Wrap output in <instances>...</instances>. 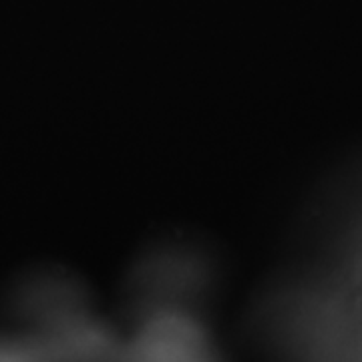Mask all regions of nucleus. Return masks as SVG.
I'll return each instance as SVG.
<instances>
[{"label": "nucleus", "mask_w": 362, "mask_h": 362, "mask_svg": "<svg viewBox=\"0 0 362 362\" xmlns=\"http://www.w3.org/2000/svg\"><path fill=\"white\" fill-rule=\"evenodd\" d=\"M324 282L300 298L298 340L308 352L362 358V221Z\"/></svg>", "instance_id": "nucleus-1"}]
</instances>
